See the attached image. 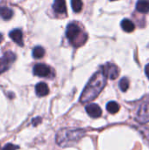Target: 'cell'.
Listing matches in <instances>:
<instances>
[{"instance_id":"12","label":"cell","mask_w":149,"mask_h":150,"mask_svg":"<svg viewBox=\"0 0 149 150\" xmlns=\"http://www.w3.org/2000/svg\"><path fill=\"white\" fill-rule=\"evenodd\" d=\"M136 10L141 13H147L149 11L148 0H138L136 3Z\"/></svg>"},{"instance_id":"8","label":"cell","mask_w":149,"mask_h":150,"mask_svg":"<svg viewBox=\"0 0 149 150\" xmlns=\"http://www.w3.org/2000/svg\"><path fill=\"white\" fill-rule=\"evenodd\" d=\"M86 112L92 118H98L102 114V110L97 104H90L89 105H87Z\"/></svg>"},{"instance_id":"14","label":"cell","mask_w":149,"mask_h":150,"mask_svg":"<svg viewBox=\"0 0 149 150\" xmlns=\"http://www.w3.org/2000/svg\"><path fill=\"white\" fill-rule=\"evenodd\" d=\"M0 16L4 19L8 20L10 18H11V17L13 16V11H12V10H11L8 7L2 6V7H0Z\"/></svg>"},{"instance_id":"18","label":"cell","mask_w":149,"mask_h":150,"mask_svg":"<svg viewBox=\"0 0 149 150\" xmlns=\"http://www.w3.org/2000/svg\"><path fill=\"white\" fill-rule=\"evenodd\" d=\"M119 88L122 91H126L127 89L129 88V80L126 77H123L120 81H119Z\"/></svg>"},{"instance_id":"16","label":"cell","mask_w":149,"mask_h":150,"mask_svg":"<svg viewBox=\"0 0 149 150\" xmlns=\"http://www.w3.org/2000/svg\"><path fill=\"white\" fill-rule=\"evenodd\" d=\"M45 54V50L41 47H36L32 50V56L36 59L42 58Z\"/></svg>"},{"instance_id":"17","label":"cell","mask_w":149,"mask_h":150,"mask_svg":"<svg viewBox=\"0 0 149 150\" xmlns=\"http://www.w3.org/2000/svg\"><path fill=\"white\" fill-rule=\"evenodd\" d=\"M71 6L74 11L79 12L82 11L83 8V2L82 0H71Z\"/></svg>"},{"instance_id":"4","label":"cell","mask_w":149,"mask_h":150,"mask_svg":"<svg viewBox=\"0 0 149 150\" xmlns=\"http://www.w3.org/2000/svg\"><path fill=\"white\" fill-rule=\"evenodd\" d=\"M15 59L16 55L12 52L5 53L4 56L0 58V74L6 71L11 65V63L15 61Z\"/></svg>"},{"instance_id":"19","label":"cell","mask_w":149,"mask_h":150,"mask_svg":"<svg viewBox=\"0 0 149 150\" xmlns=\"http://www.w3.org/2000/svg\"><path fill=\"white\" fill-rule=\"evenodd\" d=\"M17 149H18V147H16V146L13 145V144L9 143V144L5 145V146L3 148V149L2 150H16Z\"/></svg>"},{"instance_id":"7","label":"cell","mask_w":149,"mask_h":150,"mask_svg":"<svg viewBox=\"0 0 149 150\" xmlns=\"http://www.w3.org/2000/svg\"><path fill=\"white\" fill-rule=\"evenodd\" d=\"M137 119L141 123H146L149 121V103H144L139 109Z\"/></svg>"},{"instance_id":"5","label":"cell","mask_w":149,"mask_h":150,"mask_svg":"<svg viewBox=\"0 0 149 150\" xmlns=\"http://www.w3.org/2000/svg\"><path fill=\"white\" fill-rule=\"evenodd\" d=\"M101 69L106 78L108 77L112 80H114L119 76V69L116 65L112 63H106L105 66L102 67Z\"/></svg>"},{"instance_id":"2","label":"cell","mask_w":149,"mask_h":150,"mask_svg":"<svg viewBox=\"0 0 149 150\" xmlns=\"http://www.w3.org/2000/svg\"><path fill=\"white\" fill-rule=\"evenodd\" d=\"M83 131L79 129L61 130L56 136V142L61 147H69L75 145L83 137Z\"/></svg>"},{"instance_id":"20","label":"cell","mask_w":149,"mask_h":150,"mask_svg":"<svg viewBox=\"0 0 149 150\" xmlns=\"http://www.w3.org/2000/svg\"><path fill=\"white\" fill-rule=\"evenodd\" d=\"M145 73H146V75H147V76H148V78L149 79V63L145 67Z\"/></svg>"},{"instance_id":"6","label":"cell","mask_w":149,"mask_h":150,"mask_svg":"<svg viewBox=\"0 0 149 150\" xmlns=\"http://www.w3.org/2000/svg\"><path fill=\"white\" fill-rule=\"evenodd\" d=\"M33 74L40 77H47L50 76L51 69L46 64L38 63L33 67Z\"/></svg>"},{"instance_id":"10","label":"cell","mask_w":149,"mask_h":150,"mask_svg":"<svg viewBox=\"0 0 149 150\" xmlns=\"http://www.w3.org/2000/svg\"><path fill=\"white\" fill-rule=\"evenodd\" d=\"M35 92L39 97H44L47 96L49 92L48 86L45 83H39L35 86Z\"/></svg>"},{"instance_id":"21","label":"cell","mask_w":149,"mask_h":150,"mask_svg":"<svg viewBox=\"0 0 149 150\" xmlns=\"http://www.w3.org/2000/svg\"><path fill=\"white\" fill-rule=\"evenodd\" d=\"M2 40H3V35L0 33V43L2 42Z\"/></svg>"},{"instance_id":"3","label":"cell","mask_w":149,"mask_h":150,"mask_svg":"<svg viewBox=\"0 0 149 150\" xmlns=\"http://www.w3.org/2000/svg\"><path fill=\"white\" fill-rule=\"evenodd\" d=\"M66 36L74 47H80L83 45L87 40V35L76 23H70L68 25L66 29Z\"/></svg>"},{"instance_id":"13","label":"cell","mask_w":149,"mask_h":150,"mask_svg":"<svg viewBox=\"0 0 149 150\" xmlns=\"http://www.w3.org/2000/svg\"><path fill=\"white\" fill-rule=\"evenodd\" d=\"M121 27L125 32L131 33V32H133L134 30L135 25H134V24H133V22L132 20L126 18V19H123L121 21Z\"/></svg>"},{"instance_id":"1","label":"cell","mask_w":149,"mask_h":150,"mask_svg":"<svg viewBox=\"0 0 149 150\" xmlns=\"http://www.w3.org/2000/svg\"><path fill=\"white\" fill-rule=\"evenodd\" d=\"M105 83L106 76L103 73L102 69H100L99 71L95 73L89 81L84 91H83V94L80 98V101L82 103H87L94 100L102 91Z\"/></svg>"},{"instance_id":"15","label":"cell","mask_w":149,"mask_h":150,"mask_svg":"<svg viewBox=\"0 0 149 150\" xmlns=\"http://www.w3.org/2000/svg\"><path fill=\"white\" fill-rule=\"evenodd\" d=\"M106 109H107V111H108L110 113L115 114V113H117V112H119V105L118 103H116V102H114V101H111V102H109V103L107 104Z\"/></svg>"},{"instance_id":"11","label":"cell","mask_w":149,"mask_h":150,"mask_svg":"<svg viewBox=\"0 0 149 150\" xmlns=\"http://www.w3.org/2000/svg\"><path fill=\"white\" fill-rule=\"evenodd\" d=\"M53 8L54 10V11L57 13H60V14L65 13L67 11L65 0H54V3L53 4Z\"/></svg>"},{"instance_id":"22","label":"cell","mask_w":149,"mask_h":150,"mask_svg":"<svg viewBox=\"0 0 149 150\" xmlns=\"http://www.w3.org/2000/svg\"><path fill=\"white\" fill-rule=\"evenodd\" d=\"M111 1H116V0H111Z\"/></svg>"},{"instance_id":"9","label":"cell","mask_w":149,"mask_h":150,"mask_svg":"<svg viewBox=\"0 0 149 150\" xmlns=\"http://www.w3.org/2000/svg\"><path fill=\"white\" fill-rule=\"evenodd\" d=\"M9 35H10V38L14 42H16L18 46H23L24 45V43H23V34H22V32L19 29L12 30L10 33Z\"/></svg>"}]
</instances>
